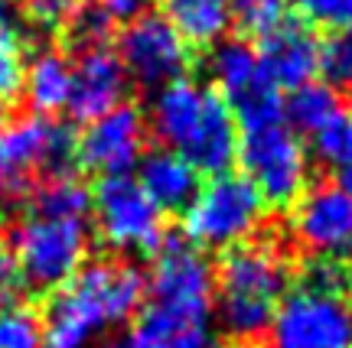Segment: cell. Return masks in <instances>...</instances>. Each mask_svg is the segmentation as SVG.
<instances>
[{"mask_svg":"<svg viewBox=\"0 0 352 348\" xmlns=\"http://www.w3.org/2000/svg\"><path fill=\"white\" fill-rule=\"evenodd\" d=\"M166 20L183 43L215 46L232 26L228 0H166Z\"/></svg>","mask_w":352,"mask_h":348,"instance_id":"ffe728a7","label":"cell"},{"mask_svg":"<svg viewBox=\"0 0 352 348\" xmlns=\"http://www.w3.org/2000/svg\"><path fill=\"white\" fill-rule=\"evenodd\" d=\"M336 114H342L340 95L327 82H307L294 88L290 98L284 101V121L297 134H316L320 127H327Z\"/></svg>","mask_w":352,"mask_h":348,"instance_id":"7402d4cb","label":"cell"},{"mask_svg":"<svg viewBox=\"0 0 352 348\" xmlns=\"http://www.w3.org/2000/svg\"><path fill=\"white\" fill-rule=\"evenodd\" d=\"M76 156V140L65 124H56L43 114H30L0 130V179L7 192L30 183V176L69 173Z\"/></svg>","mask_w":352,"mask_h":348,"instance_id":"9c48e42d","label":"cell"},{"mask_svg":"<svg viewBox=\"0 0 352 348\" xmlns=\"http://www.w3.org/2000/svg\"><path fill=\"white\" fill-rule=\"evenodd\" d=\"M0 3H3V0H0Z\"/></svg>","mask_w":352,"mask_h":348,"instance_id":"d590c367","label":"cell"},{"mask_svg":"<svg viewBox=\"0 0 352 348\" xmlns=\"http://www.w3.org/2000/svg\"><path fill=\"white\" fill-rule=\"evenodd\" d=\"M118 59L124 65L127 78H134L147 91L179 82L189 69L186 43L160 13H140L138 20L124 26L118 43Z\"/></svg>","mask_w":352,"mask_h":348,"instance_id":"30bf717a","label":"cell"},{"mask_svg":"<svg viewBox=\"0 0 352 348\" xmlns=\"http://www.w3.org/2000/svg\"><path fill=\"white\" fill-rule=\"evenodd\" d=\"M294 0H228L232 23L239 26L245 36H271L274 30L287 23V13Z\"/></svg>","mask_w":352,"mask_h":348,"instance_id":"603a6c76","label":"cell"},{"mask_svg":"<svg viewBox=\"0 0 352 348\" xmlns=\"http://www.w3.org/2000/svg\"><path fill=\"white\" fill-rule=\"evenodd\" d=\"M138 166L140 189L160 211H186L202 186L192 163L183 160L176 150H151L147 156H140Z\"/></svg>","mask_w":352,"mask_h":348,"instance_id":"2e32d148","label":"cell"},{"mask_svg":"<svg viewBox=\"0 0 352 348\" xmlns=\"http://www.w3.org/2000/svg\"><path fill=\"white\" fill-rule=\"evenodd\" d=\"M98 7L111 16V23H131L147 13V0H98Z\"/></svg>","mask_w":352,"mask_h":348,"instance_id":"4dcf8cb0","label":"cell"},{"mask_svg":"<svg viewBox=\"0 0 352 348\" xmlns=\"http://www.w3.org/2000/svg\"><path fill=\"white\" fill-rule=\"evenodd\" d=\"M82 0H23V20L39 36H56L69 30Z\"/></svg>","mask_w":352,"mask_h":348,"instance_id":"4316f807","label":"cell"},{"mask_svg":"<svg viewBox=\"0 0 352 348\" xmlns=\"http://www.w3.org/2000/svg\"><path fill=\"white\" fill-rule=\"evenodd\" d=\"M290 231L307 254L329 261H352V192L340 183L303 189L294 202Z\"/></svg>","mask_w":352,"mask_h":348,"instance_id":"8fae6325","label":"cell"},{"mask_svg":"<svg viewBox=\"0 0 352 348\" xmlns=\"http://www.w3.org/2000/svg\"><path fill=\"white\" fill-rule=\"evenodd\" d=\"M111 16L98 7V0L95 3H82L76 13V20L69 23V30H72V39H76L82 49H88V46H104V39H108V33H111Z\"/></svg>","mask_w":352,"mask_h":348,"instance_id":"f1b7e54d","label":"cell"},{"mask_svg":"<svg viewBox=\"0 0 352 348\" xmlns=\"http://www.w3.org/2000/svg\"><path fill=\"white\" fill-rule=\"evenodd\" d=\"M209 75L219 85V95L232 108L248 101L252 95H258L261 88H267L258 49L248 46L245 39H219L212 56H209Z\"/></svg>","mask_w":352,"mask_h":348,"instance_id":"ac0fdd59","label":"cell"},{"mask_svg":"<svg viewBox=\"0 0 352 348\" xmlns=\"http://www.w3.org/2000/svg\"><path fill=\"white\" fill-rule=\"evenodd\" d=\"M91 211L104 244L124 254H151L164 241V211L157 209L138 179L127 173L101 176L91 192Z\"/></svg>","mask_w":352,"mask_h":348,"instance_id":"52a82bcc","label":"cell"},{"mask_svg":"<svg viewBox=\"0 0 352 348\" xmlns=\"http://www.w3.org/2000/svg\"><path fill=\"white\" fill-rule=\"evenodd\" d=\"M3 192H7V186H3V179H0V196H3Z\"/></svg>","mask_w":352,"mask_h":348,"instance_id":"e575fe53","label":"cell"},{"mask_svg":"<svg viewBox=\"0 0 352 348\" xmlns=\"http://www.w3.org/2000/svg\"><path fill=\"white\" fill-rule=\"evenodd\" d=\"M316 72L329 88L352 91V26H336L316 49Z\"/></svg>","mask_w":352,"mask_h":348,"instance_id":"cb8c5ba5","label":"cell"},{"mask_svg":"<svg viewBox=\"0 0 352 348\" xmlns=\"http://www.w3.org/2000/svg\"><path fill=\"white\" fill-rule=\"evenodd\" d=\"M264 218L261 192L235 173H219L206 186H199L196 199L186 209L189 244L202 248H235L248 235L258 231Z\"/></svg>","mask_w":352,"mask_h":348,"instance_id":"5b68a950","label":"cell"},{"mask_svg":"<svg viewBox=\"0 0 352 348\" xmlns=\"http://www.w3.org/2000/svg\"><path fill=\"white\" fill-rule=\"evenodd\" d=\"M127 72L118 52L108 46H88L78 52L72 65V91H69V111L76 121H95L101 114L114 111L127 98Z\"/></svg>","mask_w":352,"mask_h":348,"instance_id":"4fadbf2b","label":"cell"},{"mask_svg":"<svg viewBox=\"0 0 352 348\" xmlns=\"http://www.w3.org/2000/svg\"><path fill=\"white\" fill-rule=\"evenodd\" d=\"M183 160L192 163L196 173H228V166L239 156V121H235V111L219 91L209 88L206 95V108H202V117L192 137L183 150H179Z\"/></svg>","mask_w":352,"mask_h":348,"instance_id":"5bb4252c","label":"cell"},{"mask_svg":"<svg viewBox=\"0 0 352 348\" xmlns=\"http://www.w3.org/2000/svg\"><path fill=\"white\" fill-rule=\"evenodd\" d=\"M235 160H241L245 179L261 192V199L277 209L294 205L307 189L310 156L300 143V134L284 117L267 121V124L241 127Z\"/></svg>","mask_w":352,"mask_h":348,"instance_id":"277c9868","label":"cell"},{"mask_svg":"<svg viewBox=\"0 0 352 348\" xmlns=\"http://www.w3.org/2000/svg\"><path fill=\"white\" fill-rule=\"evenodd\" d=\"M316 49H320V43L314 39V33L294 20H287L271 36H264L258 59H261V72L267 78V85L294 91V88L314 82Z\"/></svg>","mask_w":352,"mask_h":348,"instance_id":"9a60e30c","label":"cell"},{"mask_svg":"<svg viewBox=\"0 0 352 348\" xmlns=\"http://www.w3.org/2000/svg\"><path fill=\"white\" fill-rule=\"evenodd\" d=\"M274 348H352V306L340 293L300 283L271 319Z\"/></svg>","mask_w":352,"mask_h":348,"instance_id":"ba28073f","label":"cell"},{"mask_svg":"<svg viewBox=\"0 0 352 348\" xmlns=\"http://www.w3.org/2000/svg\"><path fill=\"white\" fill-rule=\"evenodd\" d=\"M147 143V121L140 108L118 104L114 111L88 121L82 137L76 140V156L82 166L101 176H121L138 166Z\"/></svg>","mask_w":352,"mask_h":348,"instance_id":"7c38bea8","label":"cell"},{"mask_svg":"<svg viewBox=\"0 0 352 348\" xmlns=\"http://www.w3.org/2000/svg\"><path fill=\"white\" fill-rule=\"evenodd\" d=\"M23 72H26V52L20 36L10 26L0 23V104L13 101L23 88Z\"/></svg>","mask_w":352,"mask_h":348,"instance_id":"83f0119b","label":"cell"},{"mask_svg":"<svg viewBox=\"0 0 352 348\" xmlns=\"http://www.w3.org/2000/svg\"><path fill=\"white\" fill-rule=\"evenodd\" d=\"M0 348H43V325L10 297L0 303Z\"/></svg>","mask_w":352,"mask_h":348,"instance_id":"484cf974","label":"cell"},{"mask_svg":"<svg viewBox=\"0 0 352 348\" xmlns=\"http://www.w3.org/2000/svg\"><path fill=\"white\" fill-rule=\"evenodd\" d=\"M7 251L26 290H59L78 274L88 251V218L50 215L26 205L7 231Z\"/></svg>","mask_w":352,"mask_h":348,"instance_id":"3957f363","label":"cell"},{"mask_svg":"<svg viewBox=\"0 0 352 348\" xmlns=\"http://www.w3.org/2000/svg\"><path fill=\"white\" fill-rule=\"evenodd\" d=\"M98 348H131V342H124V338H111V342H104V345Z\"/></svg>","mask_w":352,"mask_h":348,"instance_id":"836d02e7","label":"cell"},{"mask_svg":"<svg viewBox=\"0 0 352 348\" xmlns=\"http://www.w3.org/2000/svg\"><path fill=\"white\" fill-rule=\"evenodd\" d=\"M131 348H212L209 323L176 319V316L147 310L131 336Z\"/></svg>","mask_w":352,"mask_h":348,"instance_id":"44dd1931","label":"cell"},{"mask_svg":"<svg viewBox=\"0 0 352 348\" xmlns=\"http://www.w3.org/2000/svg\"><path fill=\"white\" fill-rule=\"evenodd\" d=\"M30 101V108L43 117L63 111L69 104V91H72V62L63 52L43 49L36 52L23 72V88H20Z\"/></svg>","mask_w":352,"mask_h":348,"instance_id":"d6986e66","label":"cell"},{"mask_svg":"<svg viewBox=\"0 0 352 348\" xmlns=\"http://www.w3.org/2000/svg\"><path fill=\"white\" fill-rule=\"evenodd\" d=\"M147 310L176 316V319H192V323H209L215 299V277L206 254L196 251L183 237H164L160 248L153 251V267L147 277Z\"/></svg>","mask_w":352,"mask_h":348,"instance_id":"8992f818","label":"cell"},{"mask_svg":"<svg viewBox=\"0 0 352 348\" xmlns=\"http://www.w3.org/2000/svg\"><path fill=\"white\" fill-rule=\"evenodd\" d=\"M336 183H340V186L346 189V192H352V170H346V173L336 176Z\"/></svg>","mask_w":352,"mask_h":348,"instance_id":"d6a6232c","label":"cell"},{"mask_svg":"<svg viewBox=\"0 0 352 348\" xmlns=\"http://www.w3.org/2000/svg\"><path fill=\"white\" fill-rule=\"evenodd\" d=\"M310 20L329 26H352V0H294Z\"/></svg>","mask_w":352,"mask_h":348,"instance_id":"f546056e","label":"cell"},{"mask_svg":"<svg viewBox=\"0 0 352 348\" xmlns=\"http://www.w3.org/2000/svg\"><path fill=\"white\" fill-rule=\"evenodd\" d=\"M314 156L336 176L352 170V114H336L314 134Z\"/></svg>","mask_w":352,"mask_h":348,"instance_id":"d4e9b609","label":"cell"},{"mask_svg":"<svg viewBox=\"0 0 352 348\" xmlns=\"http://www.w3.org/2000/svg\"><path fill=\"white\" fill-rule=\"evenodd\" d=\"M206 95L209 88L192 85L186 78L157 88L151 101V130L160 143H166V150L179 153L189 143L202 117V108H206Z\"/></svg>","mask_w":352,"mask_h":348,"instance_id":"e0dca14e","label":"cell"},{"mask_svg":"<svg viewBox=\"0 0 352 348\" xmlns=\"http://www.w3.org/2000/svg\"><path fill=\"white\" fill-rule=\"evenodd\" d=\"M144 297V277L131 264L95 261L78 267V274L52 297L43 338L50 348H88L95 336L127 323L140 310Z\"/></svg>","mask_w":352,"mask_h":348,"instance_id":"6da1fadb","label":"cell"},{"mask_svg":"<svg viewBox=\"0 0 352 348\" xmlns=\"http://www.w3.org/2000/svg\"><path fill=\"white\" fill-rule=\"evenodd\" d=\"M287 261L274 244H235L226 251L215 277L219 323L232 338L252 342L271 329L287 293Z\"/></svg>","mask_w":352,"mask_h":348,"instance_id":"7a4b0ae2","label":"cell"},{"mask_svg":"<svg viewBox=\"0 0 352 348\" xmlns=\"http://www.w3.org/2000/svg\"><path fill=\"white\" fill-rule=\"evenodd\" d=\"M23 280H20V270H16V261L13 254L7 251V244H0V293L10 297L13 290H20Z\"/></svg>","mask_w":352,"mask_h":348,"instance_id":"1f68e13d","label":"cell"}]
</instances>
